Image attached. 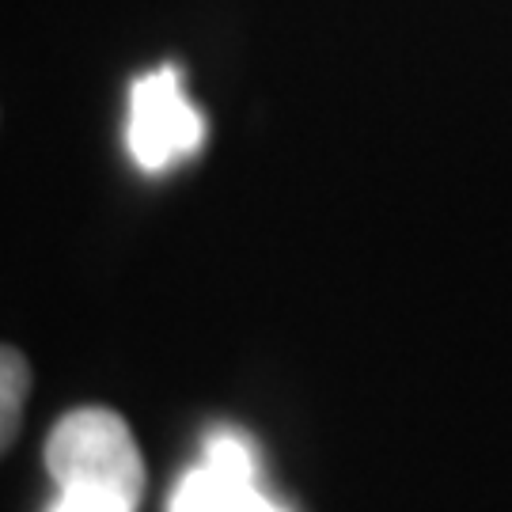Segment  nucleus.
<instances>
[{
  "mask_svg": "<svg viewBox=\"0 0 512 512\" xmlns=\"http://www.w3.org/2000/svg\"><path fill=\"white\" fill-rule=\"evenodd\" d=\"M126 145L133 164L160 175L183 160L198 156L205 145V118L183 92V73L175 65H160L129 88Z\"/></svg>",
  "mask_w": 512,
  "mask_h": 512,
  "instance_id": "obj_2",
  "label": "nucleus"
},
{
  "mask_svg": "<svg viewBox=\"0 0 512 512\" xmlns=\"http://www.w3.org/2000/svg\"><path fill=\"white\" fill-rule=\"evenodd\" d=\"M46 471L57 486H99L141 505L145 463L129 425L114 410L84 406L54 425L46 440Z\"/></svg>",
  "mask_w": 512,
  "mask_h": 512,
  "instance_id": "obj_1",
  "label": "nucleus"
},
{
  "mask_svg": "<svg viewBox=\"0 0 512 512\" xmlns=\"http://www.w3.org/2000/svg\"><path fill=\"white\" fill-rule=\"evenodd\" d=\"M50 512H137V505L129 497L99 490V486H61Z\"/></svg>",
  "mask_w": 512,
  "mask_h": 512,
  "instance_id": "obj_5",
  "label": "nucleus"
},
{
  "mask_svg": "<svg viewBox=\"0 0 512 512\" xmlns=\"http://www.w3.org/2000/svg\"><path fill=\"white\" fill-rule=\"evenodd\" d=\"M167 512H285L258 490L255 475H236L205 463L186 471L171 494Z\"/></svg>",
  "mask_w": 512,
  "mask_h": 512,
  "instance_id": "obj_3",
  "label": "nucleus"
},
{
  "mask_svg": "<svg viewBox=\"0 0 512 512\" xmlns=\"http://www.w3.org/2000/svg\"><path fill=\"white\" fill-rule=\"evenodd\" d=\"M0 444L8 448L16 440L19 429V414H23V399H27V387H31V372H27V361L23 353L12 346H4L0 353Z\"/></svg>",
  "mask_w": 512,
  "mask_h": 512,
  "instance_id": "obj_4",
  "label": "nucleus"
}]
</instances>
